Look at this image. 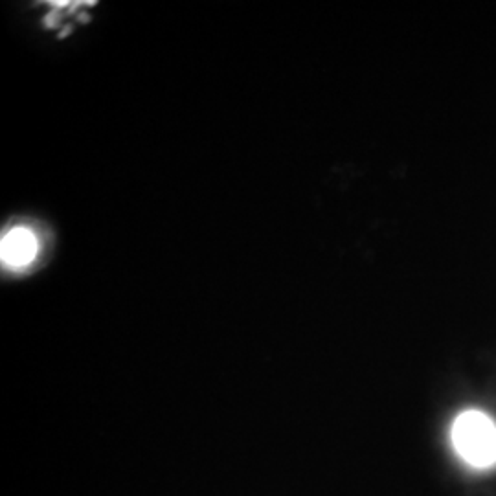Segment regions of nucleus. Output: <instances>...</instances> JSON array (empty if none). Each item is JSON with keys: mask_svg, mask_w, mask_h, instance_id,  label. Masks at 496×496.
I'll use <instances>...</instances> for the list:
<instances>
[{"mask_svg": "<svg viewBox=\"0 0 496 496\" xmlns=\"http://www.w3.org/2000/svg\"><path fill=\"white\" fill-rule=\"evenodd\" d=\"M450 441L463 462L476 469L496 465V423L480 410H465L454 419Z\"/></svg>", "mask_w": 496, "mask_h": 496, "instance_id": "1", "label": "nucleus"}, {"mask_svg": "<svg viewBox=\"0 0 496 496\" xmlns=\"http://www.w3.org/2000/svg\"><path fill=\"white\" fill-rule=\"evenodd\" d=\"M39 237L31 228L15 227L6 232L0 241L2 265L9 270H24L39 256Z\"/></svg>", "mask_w": 496, "mask_h": 496, "instance_id": "2", "label": "nucleus"}]
</instances>
